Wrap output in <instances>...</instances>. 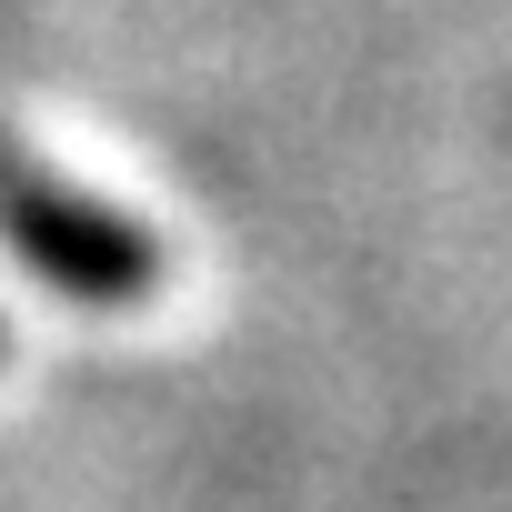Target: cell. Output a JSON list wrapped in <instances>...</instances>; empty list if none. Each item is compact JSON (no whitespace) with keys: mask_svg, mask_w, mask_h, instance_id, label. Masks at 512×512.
<instances>
[{"mask_svg":"<svg viewBox=\"0 0 512 512\" xmlns=\"http://www.w3.org/2000/svg\"><path fill=\"white\" fill-rule=\"evenodd\" d=\"M0 241H11L21 262H41L61 292H91V302H131V292L161 282L151 231L101 211V201H81V191H61L11 131H0Z\"/></svg>","mask_w":512,"mask_h":512,"instance_id":"obj_1","label":"cell"}]
</instances>
